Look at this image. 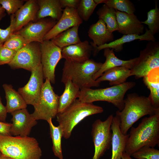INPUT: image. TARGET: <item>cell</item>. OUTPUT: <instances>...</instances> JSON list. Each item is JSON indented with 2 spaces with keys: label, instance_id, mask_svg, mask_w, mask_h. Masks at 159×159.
Here are the masks:
<instances>
[{
  "label": "cell",
  "instance_id": "f6af8a7d",
  "mask_svg": "<svg viewBox=\"0 0 159 159\" xmlns=\"http://www.w3.org/2000/svg\"><path fill=\"white\" fill-rule=\"evenodd\" d=\"M1 155H2L1 153V152H0V156Z\"/></svg>",
  "mask_w": 159,
  "mask_h": 159
},
{
  "label": "cell",
  "instance_id": "484cf974",
  "mask_svg": "<svg viewBox=\"0 0 159 159\" xmlns=\"http://www.w3.org/2000/svg\"><path fill=\"white\" fill-rule=\"evenodd\" d=\"M143 81L150 92L148 97L154 107L159 109V68H155L143 77Z\"/></svg>",
  "mask_w": 159,
  "mask_h": 159
},
{
  "label": "cell",
  "instance_id": "8fae6325",
  "mask_svg": "<svg viewBox=\"0 0 159 159\" xmlns=\"http://www.w3.org/2000/svg\"><path fill=\"white\" fill-rule=\"evenodd\" d=\"M40 43L33 42L18 51L12 61L8 64L13 69L22 68L31 72L41 63Z\"/></svg>",
  "mask_w": 159,
  "mask_h": 159
},
{
  "label": "cell",
  "instance_id": "2e32d148",
  "mask_svg": "<svg viewBox=\"0 0 159 159\" xmlns=\"http://www.w3.org/2000/svg\"><path fill=\"white\" fill-rule=\"evenodd\" d=\"M117 31L123 35L143 34L144 26L134 14L116 10Z\"/></svg>",
  "mask_w": 159,
  "mask_h": 159
},
{
  "label": "cell",
  "instance_id": "3957f363",
  "mask_svg": "<svg viewBox=\"0 0 159 159\" xmlns=\"http://www.w3.org/2000/svg\"><path fill=\"white\" fill-rule=\"evenodd\" d=\"M2 155L14 159H40L42 152L34 138L0 135Z\"/></svg>",
  "mask_w": 159,
  "mask_h": 159
},
{
  "label": "cell",
  "instance_id": "836d02e7",
  "mask_svg": "<svg viewBox=\"0 0 159 159\" xmlns=\"http://www.w3.org/2000/svg\"><path fill=\"white\" fill-rule=\"evenodd\" d=\"M27 44L21 35L16 33H14L3 45L4 47L17 52Z\"/></svg>",
  "mask_w": 159,
  "mask_h": 159
},
{
  "label": "cell",
  "instance_id": "8d00e7d4",
  "mask_svg": "<svg viewBox=\"0 0 159 159\" xmlns=\"http://www.w3.org/2000/svg\"><path fill=\"white\" fill-rule=\"evenodd\" d=\"M2 18H0V21ZM15 24V14L10 15V23L9 26L5 29L0 28V44H3L14 33Z\"/></svg>",
  "mask_w": 159,
  "mask_h": 159
},
{
  "label": "cell",
  "instance_id": "ba28073f",
  "mask_svg": "<svg viewBox=\"0 0 159 159\" xmlns=\"http://www.w3.org/2000/svg\"><path fill=\"white\" fill-rule=\"evenodd\" d=\"M159 68V42L149 41L140 51L135 65L131 69V76L138 79L147 76L151 70Z\"/></svg>",
  "mask_w": 159,
  "mask_h": 159
},
{
  "label": "cell",
  "instance_id": "52a82bcc",
  "mask_svg": "<svg viewBox=\"0 0 159 159\" xmlns=\"http://www.w3.org/2000/svg\"><path fill=\"white\" fill-rule=\"evenodd\" d=\"M59 97L54 92L50 80L46 79L38 102L33 106L34 111L31 114L32 116L36 120L47 121L54 118L58 112Z\"/></svg>",
  "mask_w": 159,
  "mask_h": 159
},
{
  "label": "cell",
  "instance_id": "bcb514c9",
  "mask_svg": "<svg viewBox=\"0 0 159 159\" xmlns=\"http://www.w3.org/2000/svg\"><path fill=\"white\" fill-rule=\"evenodd\" d=\"M1 44H0V45Z\"/></svg>",
  "mask_w": 159,
  "mask_h": 159
},
{
  "label": "cell",
  "instance_id": "4dcf8cb0",
  "mask_svg": "<svg viewBox=\"0 0 159 159\" xmlns=\"http://www.w3.org/2000/svg\"><path fill=\"white\" fill-rule=\"evenodd\" d=\"M97 4L103 3L115 10L129 14H134L135 9L129 0H94Z\"/></svg>",
  "mask_w": 159,
  "mask_h": 159
},
{
  "label": "cell",
  "instance_id": "5b68a950",
  "mask_svg": "<svg viewBox=\"0 0 159 159\" xmlns=\"http://www.w3.org/2000/svg\"><path fill=\"white\" fill-rule=\"evenodd\" d=\"M103 111L101 107L76 99L56 115L57 121L62 130L63 137L69 138L74 128L81 121L87 117L102 113Z\"/></svg>",
  "mask_w": 159,
  "mask_h": 159
},
{
  "label": "cell",
  "instance_id": "60d3db41",
  "mask_svg": "<svg viewBox=\"0 0 159 159\" xmlns=\"http://www.w3.org/2000/svg\"><path fill=\"white\" fill-rule=\"evenodd\" d=\"M7 112L6 106L2 104L1 99L0 96V121L5 122Z\"/></svg>",
  "mask_w": 159,
  "mask_h": 159
},
{
  "label": "cell",
  "instance_id": "603a6c76",
  "mask_svg": "<svg viewBox=\"0 0 159 159\" xmlns=\"http://www.w3.org/2000/svg\"><path fill=\"white\" fill-rule=\"evenodd\" d=\"M39 9L36 21L49 17L58 21L61 16L63 9L61 7L59 0H37Z\"/></svg>",
  "mask_w": 159,
  "mask_h": 159
},
{
  "label": "cell",
  "instance_id": "9c48e42d",
  "mask_svg": "<svg viewBox=\"0 0 159 159\" xmlns=\"http://www.w3.org/2000/svg\"><path fill=\"white\" fill-rule=\"evenodd\" d=\"M113 117L110 115L105 121L98 119L93 123L91 135L95 151L92 159H99L110 148L112 136L111 127Z\"/></svg>",
  "mask_w": 159,
  "mask_h": 159
},
{
  "label": "cell",
  "instance_id": "7402d4cb",
  "mask_svg": "<svg viewBox=\"0 0 159 159\" xmlns=\"http://www.w3.org/2000/svg\"><path fill=\"white\" fill-rule=\"evenodd\" d=\"M88 33L93 41L92 43L97 47L114 41L113 34L109 31L105 22L101 19L90 26Z\"/></svg>",
  "mask_w": 159,
  "mask_h": 159
},
{
  "label": "cell",
  "instance_id": "f546056e",
  "mask_svg": "<svg viewBox=\"0 0 159 159\" xmlns=\"http://www.w3.org/2000/svg\"><path fill=\"white\" fill-rule=\"evenodd\" d=\"M47 122L49 126L53 153L55 156L59 159H63L61 145L62 138L63 137L62 130L59 125L56 126L53 124L52 119H49Z\"/></svg>",
  "mask_w": 159,
  "mask_h": 159
},
{
  "label": "cell",
  "instance_id": "d590c367",
  "mask_svg": "<svg viewBox=\"0 0 159 159\" xmlns=\"http://www.w3.org/2000/svg\"><path fill=\"white\" fill-rule=\"evenodd\" d=\"M24 3L22 0H0V4L10 16L15 14Z\"/></svg>",
  "mask_w": 159,
  "mask_h": 159
},
{
  "label": "cell",
  "instance_id": "e575fe53",
  "mask_svg": "<svg viewBox=\"0 0 159 159\" xmlns=\"http://www.w3.org/2000/svg\"><path fill=\"white\" fill-rule=\"evenodd\" d=\"M131 156L137 159H159V150L148 146L143 147Z\"/></svg>",
  "mask_w": 159,
  "mask_h": 159
},
{
  "label": "cell",
  "instance_id": "7a4b0ae2",
  "mask_svg": "<svg viewBox=\"0 0 159 159\" xmlns=\"http://www.w3.org/2000/svg\"><path fill=\"white\" fill-rule=\"evenodd\" d=\"M158 109L154 107L148 97L135 93L128 94L124 99L123 109L116 112L120 120L121 132L127 134L129 129L140 118L146 115H153Z\"/></svg>",
  "mask_w": 159,
  "mask_h": 159
},
{
  "label": "cell",
  "instance_id": "6da1fadb",
  "mask_svg": "<svg viewBox=\"0 0 159 159\" xmlns=\"http://www.w3.org/2000/svg\"><path fill=\"white\" fill-rule=\"evenodd\" d=\"M125 152L132 155L144 146L154 148L159 143V109L143 118L136 127H132Z\"/></svg>",
  "mask_w": 159,
  "mask_h": 159
},
{
  "label": "cell",
  "instance_id": "d4e9b609",
  "mask_svg": "<svg viewBox=\"0 0 159 159\" xmlns=\"http://www.w3.org/2000/svg\"><path fill=\"white\" fill-rule=\"evenodd\" d=\"M6 100V106L7 113L26 108L27 104L21 95L13 88L11 84H4L2 85Z\"/></svg>",
  "mask_w": 159,
  "mask_h": 159
},
{
  "label": "cell",
  "instance_id": "f35d334b",
  "mask_svg": "<svg viewBox=\"0 0 159 159\" xmlns=\"http://www.w3.org/2000/svg\"><path fill=\"white\" fill-rule=\"evenodd\" d=\"M80 0H59L60 6L62 8L67 7L77 9Z\"/></svg>",
  "mask_w": 159,
  "mask_h": 159
},
{
  "label": "cell",
  "instance_id": "ac0fdd59",
  "mask_svg": "<svg viewBox=\"0 0 159 159\" xmlns=\"http://www.w3.org/2000/svg\"><path fill=\"white\" fill-rule=\"evenodd\" d=\"M145 32L142 35L136 34L123 35L120 38L110 42L106 43L99 47L94 45L91 42L90 44L93 47V55H97L101 50L108 48L114 49L115 51L118 52L121 51L123 48V44L126 43L130 42L135 40L138 39L139 41L146 40L148 41H156L154 35L147 28L145 29Z\"/></svg>",
  "mask_w": 159,
  "mask_h": 159
},
{
  "label": "cell",
  "instance_id": "30bf717a",
  "mask_svg": "<svg viewBox=\"0 0 159 159\" xmlns=\"http://www.w3.org/2000/svg\"><path fill=\"white\" fill-rule=\"evenodd\" d=\"M40 49L44 78L49 79L51 83L54 84L55 68L62 58V49L51 40H46L40 43Z\"/></svg>",
  "mask_w": 159,
  "mask_h": 159
},
{
  "label": "cell",
  "instance_id": "ee69618b",
  "mask_svg": "<svg viewBox=\"0 0 159 159\" xmlns=\"http://www.w3.org/2000/svg\"><path fill=\"white\" fill-rule=\"evenodd\" d=\"M0 159H14L1 155L0 156Z\"/></svg>",
  "mask_w": 159,
  "mask_h": 159
},
{
  "label": "cell",
  "instance_id": "5bb4252c",
  "mask_svg": "<svg viewBox=\"0 0 159 159\" xmlns=\"http://www.w3.org/2000/svg\"><path fill=\"white\" fill-rule=\"evenodd\" d=\"M11 114L12 116L10 130L11 135L28 136L32 128L37 124V120L26 108L16 111Z\"/></svg>",
  "mask_w": 159,
  "mask_h": 159
},
{
  "label": "cell",
  "instance_id": "7bdbcfd3",
  "mask_svg": "<svg viewBox=\"0 0 159 159\" xmlns=\"http://www.w3.org/2000/svg\"><path fill=\"white\" fill-rule=\"evenodd\" d=\"M124 152L122 154V159H133Z\"/></svg>",
  "mask_w": 159,
  "mask_h": 159
},
{
  "label": "cell",
  "instance_id": "ffe728a7",
  "mask_svg": "<svg viewBox=\"0 0 159 159\" xmlns=\"http://www.w3.org/2000/svg\"><path fill=\"white\" fill-rule=\"evenodd\" d=\"M39 9L36 0L26 1L15 14L14 33L18 31L30 22L36 21Z\"/></svg>",
  "mask_w": 159,
  "mask_h": 159
},
{
  "label": "cell",
  "instance_id": "d6986e66",
  "mask_svg": "<svg viewBox=\"0 0 159 159\" xmlns=\"http://www.w3.org/2000/svg\"><path fill=\"white\" fill-rule=\"evenodd\" d=\"M120 121L117 115L113 117L111 125L112 136L111 159H122L125 152L129 134L124 135L121 131Z\"/></svg>",
  "mask_w": 159,
  "mask_h": 159
},
{
  "label": "cell",
  "instance_id": "f1b7e54d",
  "mask_svg": "<svg viewBox=\"0 0 159 159\" xmlns=\"http://www.w3.org/2000/svg\"><path fill=\"white\" fill-rule=\"evenodd\" d=\"M99 19L102 20L111 32L118 30L116 10L104 4L97 11Z\"/></svg>",
  "mask_w": 159,
  "mask_h": 159
},
{
  "label": "cell",
  "instance_id": "4316f807",
  "mask_svg": "<svg viewBox=\"0 0 159 159\" xmlns=\"http://www.w3.org/2000/svg\"><path fill=\"white\" fill-rule=\"evenodd\" d=\"M64 84V90L62 94L59 96L58 113L64 110L78 98L80 92L79 87L70 80H67Z\"/></svg>",
  "mask_w": 159,
  "mask_h": 159
},
{
  "label": "cell",
  "instance_id": "8992f818",
  "mask_svg": "<svg viewBox=\"0 0 159 159\" xmlns=\"http://www.w3.org/2000/svg\"><path fill=\"white\" fill-rule=\"evenodd\" d=\"M135 85L134 82H128L105 88H83L80 90L78 99L82 102L89 103L97 101H107L112 104L120 111L124 107L125 94Z\"/></svg>",
  "mask_w": 159,
  "mask_h": 159
},
{
  "label": "cell",
  "instance_id": "4fadbf2b",
  "mask_svg": "<svg viewBox=\"0 0 159 159\" xmlns=\"http://www.w3.org/2000/svg\"><path fill=\"white\" fill-rule=\"evenodd\" d=\"M31 72L28 83L23 87L19 88L18 92L27 105L34 106L38 102L44 83L41 64L33 68Z\"/></svg>",
  "mask_w": 159,
  "mask_h": 159
},
{
  "label": "cell",
  "instance_id": "44dd1931",
  "mask_svg": "<svg viewBox=\"0 0 159 159\" xmlns=\"http://www.w3.org/2000/svg\"><path fill=\"white\" fill-rule=\"evenodd\" d=\"M114 49L108 48L104 49V56L106 57L105 62L100 69L92 77L95 80L101 76L105 71L111 68L118 67H124L131 69L138 59V57L129 60H123L119 59L115 55Z\"/></svg>",
  "mask_w": 159,
  "mask_h": 159
},
{
  "label": "cell",
  "instance_id": "9a60e30c",
  "mask_svg": "<svg viewBox=\"0 0 159 159\" xmlns=\"http://www.w3.org/2000/svg\"><path fill=\"white\" fill-rule=\"evenodd\" d=\"M82 20L78 15L77 9L67 7L53 27L45 35L44 41L51 40L58 35L76 25H80Z\"/></svg>",
  "mask_w": 159,
  "mask_h": 159
},
{
  "label": "cell",
  "instance_id": "7c38bea8",
  "mask_svg": "<svg viewBox=\"0 0 159 159\" xmlns=\"http://www.w3.org/2000/svg\"><path fill=\"white\" fill-rule=\"evenodd\" d=\"M57 21L51 18L31 21L16 33L21 35L27 44L33 42L42 43L44 38Z\"/></svg>",
  "mask_w": 159,
  "mask_h": 159
},
{
  "label": "cell",
  "instance_id": "277c9868",
  "mask_svg": "<svg viewBox=\"0 0 159 159\" xmlns=\"http://www.w3.org/2000/svg\"><path fill=\"white\" fill-rule=\"evenodd\" d=\"M102 64L101 62L91 59L81 62L65 60L61 82L64 84L70 80L80 90L98 87L100 82L94 80L92 77L100 69Z\"/></svg>",
  "mask_w": 159,
  "mask_h": 159
},
{
  "label": "cell",
  "instance_id": "d6a6232c",
  "mask_svg": "<svg viewBox=\"0 0 159 159\" xmlns=\"http://www.w3.org/2000/svg\"><path fill=\"white\" fill-rule=\"evenodd\" d=\"M97 5L94 0H81L77 9L82 19L87 21Z\"/></svg>",
  "mask_w": 159,
  "mask_h": 159
},
{
  "label": "cell",
  "instance_id": "b9f144b4",
  "mask_svg": "<svg viewBox=\"0 0 159 159\" xmlns=\"http://www.w3.org/2000/svg\"><path fill=\"white\" fill-rule=\"evenodd\" d=\"M5 10L0 4V18L4 17L6 15Z\"/></svg>",
  "mask_w": 159,
  "mask_h": 159
},
{
  "label": "cell",
  "instance_id": "74e56055",
  "mask_svg": "<svg viewBox=\"0 0 159 159\" xmlns=\"http://www.w3.org/2000/svg\"><path fill=\"white\" fill-rule=\"evenodd\" d=\"M16 52L0 45V65L9 64L13 60Z\"/></svg>",
  "mask_w": 159,
  "mask_h": 159
},
{
  "label": "cell",
  "instance_id": "83f0119b",
  "mask_svg": "<svg viewBox=\"0 0 159 159\" xmlns=\"http://www.w3.org/2000/svg\"><path fill=\"white\" fill-rule=\"evenodd\" d=\"M80 25L74 26L59 34L51 40L62 49L65 47L80 42L78 35Z\"/></svg>",
  "mask_w": 159,
  "mask_h": 159
},
{
  "label": "cell",
  "instance_id": "cb8c5ba5",
  "mask_svg": "<svg viewBox=\"0 0 159 159\" xmlns=\"http://www.w3.org/2000/svg\"><path fill=\"white\" fill-rule=\"evenodd\" d=\"M131 76V69L124 67H118L105 71L96 80L100 82L108 81L109 84L113 86L125 82L127 79Z\"/></svg>",
  "mask_w": 159,
  "mask_h": 159
},
{
  "label": "cell",
  "instance_id": "1f68e13d",
  "mask_svg": "<svg viewBox=\"0 0 159 159\" xmlns=\"http://www.w3.org/2000/svg\"><path fill=\"white\" fill-rule=\"evenodd\" d=\"M155 8L148 12L147 19L141 21L143 24L148 26V29L153 35L159 31V9L157 1H155Z\"/></svg>",
  "mask_w": 159,
  "mask_h": 159
},
{
  "label": "cell",
  "instance_id": "ab89813d",
  "mask_svg": "<svg viewBox=\"0 0 159 159\" xmlns=\"http://www.w3.org/2000/svg\"><path fill=\"white\" fill-rule=\"evenodd\" d=\"M11 124L0 121V135H11L10 133V128Z\"/></svg>",
  "mask_w": 159,
  "mask_h": 159
},
{
  "label": "cell",
  "instance_id": "e0dca14e",
  "mask_svg": "<svg viewBox=\"0 0 159 159\" xmlns=\"http://www.w3.org/2000/svg\"><path fill=\"white\" fill-rule=\"evenodd\" d=\"M93 47L87 40L62 49V58L77 62H83L90 59Z\"/></svg>",
  "mask_w": 159,
  "mask_h": 159
}]
</instances>
